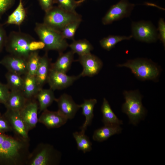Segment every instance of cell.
<instances>
[{"label":"cell","instance_id":"obj_1","mask_svg":"<svg viewBox=\"0 0 165 165\" xmlns=\"http://www.w3.org/2000/svg\"><path fill=\"white\" fill-rule=\"evenodd\" d=\"M29 148V141L0 133V165H26Z\"/></svg>","mask_w":165,"mask_h":165},{"label":"cell","instance_id":"obj_2","mask_svg":"<svg viewBox=\"0 0 165 165\" xmlns=\"http://www.w3.org/2000/svg\"><path fill=\"white\" fill-rule=\"evenodd\" d=\"M35 31L40 41L45 45L44 50L47 52L55 50L62 53L69 46L61 32L55 30L43 23H36Z\"/></svg>","mask_w":165,"mask_h":165},{"label":"cell","instance_id":"obj_3","mask_svg":"<svg viewBox=\"0 0 165 165\" xmlns=\"http://www.w3.org/2000/svg\"><path fill=\"white\" fill-rule=\"evenodd\" d=\"M123 94L125 101L122 111L128 116L129 123L136 125L144 119L147 113L142 104V96L137 90L124 91Z\"/></svg>","mask_w":165,"mask_h":165},{"label":"cell","instance_id":"obj_4","mask_svg":"<svg viewBox=\"0 0 165 165\" xmlns=\"http://www.w3.org/2000/svg\"><path fill=\"white\" fill-rule=\"evenodd\" d=\"M61 158L60 152L53 145L41 143L30 153L26 165H57Z\"/></svg>","mask_w":165,"mask_h":165},{"label":"cell","instance_id":"obj_5","mask_svg":"<svg viewBox=\"0 0 165 165\" xmlns=\"http://www.w3.org/2000/svg\"><path fill=\"white\" fill-rule=\"evenodd\" d=\"M79 20H82V16L76 11L69 12L58 6H53L45 12L43 23L51 28L61 32L68 24Z\"/></svg>","mask_w":165,"mask_h":165},{"label":"cell","instance_id":"obj_6","mask_svg":"<svg viewBox=\"0 0 165 165\" xmlns=\"http://www.w3.org/2000/svg\"><path fill=\"white\" fill-rule=\"evenodd\" d=\"M118 66L129 68L137 78L142 81L156 80L160 73V68L156 64L144 58L129 60Z\"/></svg>","mask_w":165,"mask_h":165},{"label":"cell","instance_id":"obj_7","mask_svg":"<svg viewBox=\"0 0 165 165\" xmlns=\"http://www.w3.org/2000/svg\"><path fill=\"white\" fill-rule=\"evenodd\" d=\"M34 40L27 34L12 31L7 36L5 48L9 54L27 60L32 52L30 49V43Z\"/></svg>","mask_w":165,"mask_h":165},{"label":"cell","instance_id":"obj_8","mask_svg":"<svg viewBox=\"0 0 165 165\" xmlns=\"http://www.w3.org/2000/svg\"><path fill=\"white\" fill-rule=\"evenodd\" d=\"M131 31L132 38L140 41L150 43L156 42L158 39L157 30L149 21L133 22Z\"/></svg>","mask_w":165,"mask_h":165},{"label":"cell","instance_id":"obj_9","mask_svg":"<svg viewBox=\"0 0 165 165\" xmlns=\"http://www.w3.org/2000/svg\"><path fill=\"white\" fill-rule=\"evenodd\" d=\"M135 6L128 0H120L111 6L103 17L102 24L108 25L130 16Z\"/></svg>","mask_w":165,"mask_h":165},{"label":"cell","instance_id":"obj_10","mask_svg":"<svg viewBox=\"0 0 165 165\" xmlns=\"http://www.w3.org/2000/svg\"><path fill=\"white\" fill-rule=\"evenodd\" d=\"M80 78L79 75L69 76L66 73L50 68L47 79L50 88L53 91L68 87Z\"/></svg>","mask_w":165,"mask_h":165},{"label":"cell","instance_id":"obj_11","mask_svg":"<svg viewBox=\"0 0 165 165\" xmlns=\"http://www.w3.org/2000/svg\"><path fill=\"white\" fill-rule=\"evenodd\" d=\"M77 61L83 67L81 73L79 75L81 77H93L97 74L101 69L103 64L101 60L91 53L79 56Z\"/></svg>","mask_w":165,"mask_h":165},{"label":"cell","instance_id":"obj_12","mask_svg":"<svg viewBox=\"0 0 165 165\" xmlns=\"http://www.w3.org/2000/svg\"><path fill=\"white\" fill-rule=\"evenodd\" d=\"M38 105L33 99L29 100L24 107L19 111L27 131L35 128L38 122Z\"/></svg>","mask_w":165,"mask_h":165},{"label":"cell","instance_id":"obj_13","mask_svg":"<svg viewBox=\"0 0 165 165\" xmlns=\"http://www.w3.org/2000/svg\"><path fill=\"white\" fill-rule=\"evenodd\" d=\"M9 123L15 134L23 139L29 141V138L19 111L7 109L3 114Z\"/></svg>","mask_w":165,"mask_h":165},{"label":"cell","instance_id":"obj_14","mask_svg":"<svg viewBox=\"0 0 165 165\" xmlns=\"http://www.w3.org/2000/svg\"><path fill=\"white\" fill-rule=\"evenodd\" d=\"M55 101L57 104V111L68 119L73 118L80 108V105L76 103L72 97L66 94H62L58 98H55Z\"/></svg>","mask_w":165,"mask_h":165},{"label":"cell","instance_id":"obj_15","mask_svg":"<svg viewBox=\"0 0 165 165\" xmlns=\"http://www.w3.org/2000/svg\"><path fill=\"white\" fill-rule=\"evenodd\" d=\"M0 64L5 67L8 71L21 75L28 73L27 60L20 57L10 54L7 55L0 61Z\"/></svg>","mask_w":165,"mask_h":165},{"label":"cell","instance_id":"obj_16","mask_svg":"<svg viewBox=\"0 0 165 165\" xmlns=\"http://www.w3.org/2000/svg\"><path fill=\"white\" fill-rule=\"evenodd\" d=\"M68 119L58 111H50L46 109L43 111L38 119V122L47 128H59L64 125Z\"/></svg>","mask_w":165,"mask_h":165},{"label":"cell","instance_id":"obj_17","mask_svg":"<svg viewBox=\"0 0 165 165\" xmlns=\"http://www.w3.org/2000/svg\"><path fill=\"white\" fill-rule=\"evenodd\" d=\"M51 64L50 59L46 52L43 56L40 57L39 65L35 75L37 84L41 89L47 82Z\"/></svg>","mask_w":165,"mask_h":165},{"label":"cell","instance_id":"obj_18","mask_svg":"<svg viewBox=\"0 0 165 165\" xmlns=\"http://www.w3.org/2000/svg\"><path fill=\"white\" fill-rule=\"evenodd\" d=\"M28 100L22 91L11 90L4 105L6 109L20 111Z\"/></svg>","mask_w":165,"mask_h":165},{"label":"cell","instance_id":"obj_19","mask_svg":"<svg viewBox=\"0 0 165 165\" xmlns=\"http://www.w3.org/2000/svg\"><path fill=\"white\" fill-rule=\"evenodd\" d=\"M74 54L72 50L64 53L63 52L59 53V56L56 61L53 63H51V68L66 73L74 61Z\"/></svg>","mask_w":165,"mask_h":165},{"label":"cell","instance_id":"obj_20","mask_svg":"<svg viewBox=\"0 0 165 165\" xmlns=\"http://www.w3.org/2000/svg\"><path fill=\"white\" fill-rule=\"evenodd\" d=\"M122 130L120 126L104 125L95 130L93 139L95 141L102 142L115 134L120 133Z\"/></svg>","mask_w":165,"mask_h":165},{"label":"cell","instance_id":"obj_21","mask_svg":"<svg viewBox=\"0 0 165 165\" xmlns=\"http://www.w3.org/2000/svg\"><path fill=\"white\" fill-rule=\"evenodd\" d=\"M101 110L102 114V121L104 125L120 126L123 124V121L117 117L105 98L103 99Z\"/></svg>","mask_w":165,"mask_h":165},{"label":"cell","instance_id":"obj_22","mask_svg":"<svg viewBox=\"0 0 165 165\" xmlns=\"http://www.w3.org/2000/svg\"><path fill=\"white\" fill-rule=\"evenodd\" d=\"M23 78L24 82L22 91L28 100L33 99L41 89L37 84L35 76L28 73L24 75Z\"/></svg>","mask_w":165,"mask_h":165},{"label":"cell","instance_id":"obj_23","mask_svg":"<svg viewBox=\"0 0 165 165\" xmlns=\"http://www.w3.org/2000/svg\"><path fill=\"white\" fill-rule=\"evenodd\" d=\"M97 102L95 99H85L80 105L82 109V114L85 117V121L80 128L81 131L85 132L87 127L91 124L94 116V108Z\"/></svg>","mask_w":165,"mask_h":165},{"label":"cell","instance_id":"obj_24","mask_svg":"<svg viewBox=\"0 0 165 165\" xmlns=\"http://www.w3.org/2000/svg\"><path fill=\"white\" fill-rule=\"evenodd\" d=\"M53 91L49 89H40L36 95L35 97L38 101L39 112H43L47 109L54 101L55 98Z\"/></svg>","mask_w":165,"mask_h":165},{"label":"cell","instance_id":"obj_25","mask_svg":"<svg viewBox=\"0 0 165 165\" xmlns=\"http://www.w3.org/2000/svg\"><path fill=\"white\" fill-rule=\"evenodd\" d=\"M26 13L22 0H19L18 4L14 11L8 16L5 24L20 26L24 21Z\"/></svg>","mask_w":165,"mask_h":165},{"label":"cell","instance_id":"obj_26","mask_svg":"<svg viewBox=\"0 0 165 165\" xmlns=\"http://www.w3.org/2000/svg\"><path fill=\"white\" fill-rule=\"evenodd\" d=\"M69 46L74 53L79 56L84 55L90 53L93 49V47L90 42L86 39L75 40Z\"/></svg>","mask_w":165,"mask_h":165},{"label":"cell","instance_id":"obj_27","mask_svg":"<svg viewBox=\"0 0 165 165\" xmlns=\"http://www.w3.org/2000/svg\"><path fill=\"white\" fill-rule=\"evenodd\" d=\"M7 85L11 90L22 91L24 78L16 73L8 71L5 75Z\"/></svg>","mask_w":165,"mask_h":165},{"label":"cell","instance_id":"obj_28","mask_svg":"<svg viewBox=\"0 0 165 165\" xmlns=\"http://www.w3.org/2000/svg\"><path fill=\"white\" fill-rule=\"evenodd\" d=\"M81 131L73 133V135L77 144L78 149L84 153L90 151L92 149V144L89 137Z\"/></svg>","mask_w":165,"mask_h":165},{"label":"cell","instance_id":"obj_29","mask_svg":"<svg viewBox=\"0 0 165 165\" xmlns=\"http://www.w3.org/2000/svg\"><path fill=\"white\" fill-rule=\"evenodd\" d=\"M132 38L131 35L128 36L117 35H109L101 40L100 43L103 49L109 51L114 48L119 42L124 40L130 39Z\"/></svg>","mask_w":165,"mask_h":165},{"label":"cell","instance_id":"obj_30","mask_svg":"<svg viewBox=\"0 0 165 165\" xmlns=\"http://www.w3.org/2000/svg\"><path fill=\"white\" fill-rule=\"evenodd\" d=\"M40 57L38 51H32L27 60L28 73L35 76L38 68Z\"/></svg>","mask_w":165,"mask_h":165},{"label":"cell","instance_id":"obj_31","mask_svg":"<svg viewBox=\"0 0 165 165\" xmlns=\"http://www.w3.org/2000/svg\"><path fill=\"white\" fill-rule=\"evenodd\" d=\"M82 20L75 21L66 26L61 31V34L65 39L74 40L76 31L78 28Z\"/></svg>","mask_w":165,"mask_h":165},{"label":"cell","instance_id":"obj_32","mask_svg":"<svg viewBox=\"0 0 165 165\" xmlns=\"http://www.w3.org/2000/svg\"><path fill=\"white\" fill-rule=\"evenodd\" d=\"M54 3L62 9L69 12L75 11L76 8L79 5L75 0H54Z\"/></svg>","mask_w":165,"mask_h":165},{"label":"cell","instance_id":"obj_33","mask_svg":"<svg viewBox=\"0 0 165 165\" xmlns=\"http://www.w3.org/2000/svg\"><path fill=\"white\" fill-rule=\"evenodd\" d=\"M10 92L7 84H3L0 82V103L5 104Z\"/></svg>","mask_w":165,"mask_h":165},{"label":"cell","instance_id":"obj_34","mask_svg":"<svg viewBox=\"0 0 165 165\" xmlns=\"http://www.w3.org/2000/svg\"><path fill=\"white\" fill-rule=\"evenodd\" d=\"M11 131H13L12 129L8 120L3 115H0V133Z\"/></svg>","mask_w":165,"mask_h":165},{"label":"cell","instance_id":"obj_35","mask_svg":"<svg viewBox=\"0 0 165 165\" xmlns=\"http://www.w3.org/2000/svg\"><path fill=\"white\" fill-rule=\"evenodd\" d=\"M15 0H0V19L14 4Z\"/></svg>","mask_w":165,"mask_h":165},{"label":"cell","instance_id":"obj_36","mask_svg":"<svg viewBox=\"0 0 165 165\" xmlns=\"http://www.w3.org/2000/svg\"><path fill=\"white\" fill-rule=\"evenodd\" d=\"M157 31H159L158 39L165 46V22L163 18L160 19L158 24Z\"/></svg>","mask_w":165,"mask_h":165},{"label":"cell","instance_id":"obj_37","mask_svg":"<svg viewBox=\"0 0 165 165\" xmlns=\"http://www.w3.org/2000/svg\"><path fill=\"white\" fill-rule=\"evenodd\" d=\"M7 36L3 25L0 23V53L5 48Z\"/></svg>","mask_w":165,"mask_h":165},{"label":"cell","instance_id":"obj_38","mask_svg":"<svg viewBox=\"0 0 165 165\" xmlns=\"http://www.w3.org/2000/svg\"><path fill=\"white\" fill-rule=\"evenodd\" d=\"M42 9L45 12L50 9L54 4V0H38Z\"/></svg>","mask_w":165,"mask_h":165},{"label":"cell","instance_id":"obj_39","mask_svg":"<svg viewBox=\"0 0 165 165\" xmlns=\"http://www.w3.org/2000/svg\"><path fill=\"white\" fill-rule=\"evenodd\" d=\"M45 45L42 41H36L35 40L31 41L30 44V49L31 51H36L38 49L44 48Z\"/></svg>","mask_w":165,"mask_h":165},{"label":"cell","instance_id":"obj_40","mask_svg":"<svg viewBox=\"0 0 165 165\" xmlns=\"http://www.w3.org/2000/svg\"><path fill=\"white\" fill-rule=\"evenodd\" d=\"M86 0H79L77 1V3L80 5L81 3L83 2Z\"/></svg>","mask_w":165,"mask_h":165}]
</instances>
